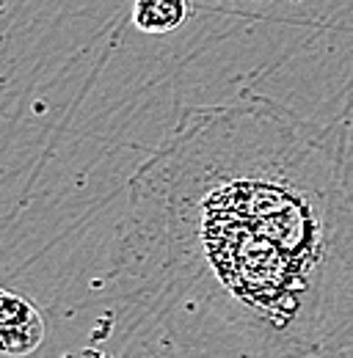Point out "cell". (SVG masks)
<instances>
[{
    "label": "cell",
    "mask_w": 353,
    "mask_h": 358,
    "mask_svg": "<svg viewBox=\"0 0 353 358\" xmlns=\"http://www.w3.org/2000/svg\"><path fill=\"white\" fill-rule=\"evenodd\" d=\"M111 281L141 353L353 348V146L273 99L185 108L127 182Z\"/></svg>",
    "instance_id": "obj_1"
},
{
    "label": "cell",
    "mask_w": 353,
    "mask_h": 358,
    "mask_svg": "<svg viewBox=\"0 0 353 358\" xmlns=\"http://www.w3.org/2000/svg\"><path fill=\"white\" fill-rule=\"evenodd\" d=\"M47 336L44 314L22 295L0 287V353L31 356Z\"/></svg>",
    "instance_id": "obj_2"
},
{
    "label": "cell",
    "mask_w": 353,
    "mask_h": 358,
    "mask_svg": "<svg viewBox=\"0 0 353 358\" xmlns=\"http://www.w3.org/2000/svg\"><path fill=\"white\" fill-rule=\"evenodd\" d=\"M191 0H132V25L141 34H172L191 17Z\"/></svg>",
    "instance_id": "obj_3"
}]
</instances>
